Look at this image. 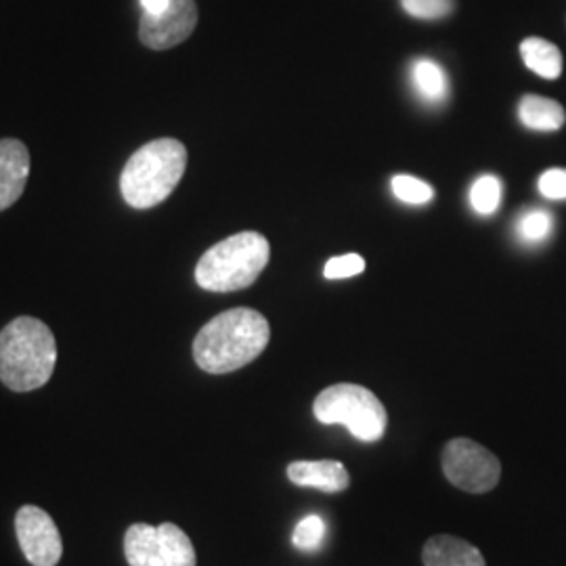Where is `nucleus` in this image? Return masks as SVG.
<instances>
[{
    "label": "nucleus",
    "instance_id": "23",
    "mask_svg": "<svg viewBox=\"0 0 566 566\" xmlns=\"http://www.w3.org/2000/svg\"><path fill=\"white\" fill-rule=\"evenodd\" d=\"M170 0H142L143 13H149V15H160L164 9L168 7Z\"/></svg>",
    "mask_w": 566,
    "mask_h": 566
},
{
    "label": "nucleus",
    "instance_id": "15",
    "mask_svg": "<svg viewBox=\"0 0 566 566\" xmlns=\"http://www.w3.org/2000/svg\"><path fill=\"white\" fill-rule=\"evenodd\" d=\"M411 82L416 93L428 103L446 102L449 93L446 70L432 60H416L411 63Z\"/></svg>",
    "mask_w": 566,
    "mask_h": 566
},
{
    "label": "nucleus",
    "instance_id": "19",
    "mask_svg": "<svg viewBox=\"0 0 566 566\" xmlns=\"http://www.w3.org/2000/svg\"><path fill=\"white\" fill-rule=\"evenodd\" d=\"M325 537V523L322 516L317 514H311L303 518L296 528H294V535H292V544L298 547V549H315V547L322 546Z\"/></svg>",
    "mask_w": 566,
    "mask_h": 566
},
{
    "label": "nucleus",
    "instance_id": "14",
    "mask_svg": "<svg viewBox=\"0 0 566 566\" xmlns=\"http://www.w3.org/2000/svg\"><path fill=\"white\" fill-rule=\"evenodd\" d=\"M521 55L525 61L526 67L546 78V81H556L563 74V53L554 42L531 36L521 42Z\"/></svg>",
    "mask_w": 566,
    "mask_h": 566
},
{
    "label": "nucleus",
    "instance_id": "17",
    "mask_svg": "<svg viewBox=\"0 0 566 566\" xmlns=\"http://www.w3.org/2000/svg\"><path fill=\"white\" fill-rule=\"evenodd\" d=\"M554 229V217L547 210H528L526 214L521 217V221L516 224L518 238L525 243L546 242Z\"/></svg>",
    "mask_w": 566,
    "mask_h": 566
},
{
    "label": "nucleus",
    "instance_id": "9",
    "mask_svg": "<svg viewBox=\"0 0 566 566\" xmlns=\"http://www.w3.org/2000/svg\"><path fill=\"white\" fill-rule=\"evenodd\" d=\"M198 25L196 0H170L160 15L143 13L139 41L151 51H168L187 41Z\"/></svg>",
    "mask_w": 566,
    "mask_h": 566
},
{
    "label": "nucleus",
    "instance_id": "1",
    "mask_svg": "<svg viewBox=\"0 0 566 566\" xmlns=\"http://www.w3.org/2000/svg\"><path fill=\"white\" fill-rule=\"evenodd\" d=\"M271 340V325L254 308H231L210 319L193 340V359L208 374H231L252 364Z\"/></svg>",
    "mask_w": 566,
    "mask_h": 566
},
{
    "label": "nucleus",
    "instance_id": "21",
    "mask_svg": "<svg viewBox=\"0 0 566 566\" xmlns=\"http://www.w3.org/2000/svg\"><path fill=\"white\" fill-rule=\"evenodd\" d=\"M364 271V256H359V254H344V256L329 259L325 263L324 275L325 280H348V277H355V275H359Z\"/></svg>",
    "mask_w": 566,
    "mask_h": 566
},
{
    "label": "nucleus",
    "instance_id": "3",
    "mask_svg": "<svg viewBox=\"0 0 566 566\" xmlns=\"http://www.w3.org/2000/svg\"><path fill=\"white\" fill-rule=\"evenodd\" d=\"M187 168V149L177 139L145 143L124 166L120 191L124 202L137 210L154 208L170 198Z\"/></svg>",
    "mask_w": 566,
    "mask_h": 566
},
{
    "label": "nucleus",
    "instance_id": "2",
    "mask_svg": "<svg viewBox=\"0 0 566 566\" xmlns=\"http://www.w3.org/2000/svg\"><path fill=\"white\" fill-rule=\"evenodd\" d=\"M57 343L36 317H18L0 332V382L13 392H30L51 380Z\"/></svg>",
    "mask_w": 566,
    "mask_h": 566
},
{
    "label": "nucleus",
    "instance_id": "7",
    "mask_svg": "<svg viewBox=\"0 0 566 566\" xmlns=\"http://www.w3.org/2000/svg\"><path fill=\"white\" fill-rule=\"evenodd\" d=\"M441 464L447 481L468 493H489L502 476L500 460L472 439L449 441L441 453Z\"/></svg>",
    "mask_w": 566,
    "mask_h": 566
},
{
    "label": "nucleus",
    "instance_id": "10",
    "mask_svg": "<svg viewBox=\"0 0 566 566\" xmlns=\"http://www.w3.org/2000/svg\"><path fill=\"white\" fill-rule=\"evenodd\" d=\"M30 177V151L18 139H0V212L18 202Z\"/></svg>",
    "mask_w": 566,
    "mask_h": 566
},
{
    "label": "nucleus",
    "instance_id": "12",
    "mask_svg": "<svg viewBox=\"0 0 566 566\" xmlns=\"http://www.w3.org/2000/svg\"><path fill=\"white\" fill-rule=\"evenodd\" d=\"M424 566H486L479 547L453 535H434L422 549Z\"/></svg>",
    "mask_w": 566,
    "mask_h": 566
},
{
    "label": "nucleus",
    "instance_id": "8",
    "mask_svg": "<svg viewBox=\"0 0 566 566\" xmlns=\"http://www.w3.org/2000/svg\"><path fill=\"white\" fill-rule=\"evenodd\" d=\"M15 533L25 560L32 566H57L63 556L61 533L53 516L25 504L15 514Z\"/></svg>",
    "mask_w": 566,
    "mask_h": 566
},
{
    "label": "nucleus",
    "instance_id": "20",
    "mask_svg": "<svg viewBox=\"0 0 566 566\" xmlns=\"http://www.w3.org/2000/svg\"><path fill=\"white\" fill-rule=\"evenodd\" d=\"M405 11L418 20H443L455 2L453 0H401Z\"/></svg>",
    "mask_w": 566,
    "mask_h": 566
},
{
    "label": "nucleus",
    "instance_id": "13",
    "mask_svg": "<svg viewBox=\"0 0 566 566\" xmlns=\"http://www.w3.org/2000/svg\"><path fill=\"white\" fill-rule=\"evenodd\" d=\"M518 120L523 122V126L528 130L554 133L565 126V107L547 97L525 95L518 105Z\"/></svg>",
    "mask_w": 566,
    "mask_h": 566
},
{
    "label": "nucleus",
    "instance_id": "5",
    "mask_svg": "<svg viewBox=\"0 0 566 566\" xmlns=\"http://www.w3.org/2000/svg\"><path fill=\"white\" fill-rule=\"evenodd\" d=\"M313 413L322 424H343L364 441L376 443L385 437L388 413L382 401L359 385H334L322 390L313 403Z\"/></svg>",
    "mask_w": 566,
    "mask_h": 566
},
{
    "label": "nucleus",
    "instance_id": "4",
    "mask_svg": "<svg viewBox=\"0 0 566 566\" xmlns=\"http://www.w3.org/2000/svg\"><path fill=\"white\" fill-rule=\"evenodd\" d=\"M271 259V245L256 231H243L214 243L196 266V282L208 292L245 290L259 280Z\"/></svg>",
    "mask_w": 566,
    "mask_h": 566
},
{
    "label": "nucleus",
    "instance_id": "16",
    "mask_svg": "<svg viewBox=\"0 0 566 566\" xmlns=\"http://www.w3.org/2000/svg\"><path fill=\"white\" fill-rule=\"evenodd\" d=\"M504 196V185L493 177V175H483L470 187V206L474 208L476 214L481 217H491L497 212L500 203Z\"/></svg>",
    "mask_w": 566,
    "mask_h": 566
},
{
    "label": "nucleus",
    "instance_id": "18",
    "mask_svg": "<svg viewBox=\"0 0 566 566\" xmlns=\"http://www.w3.org/2000/svg\"><path fill=\"white\" fill-rule=\"evenodd\" d=\"M390 189L397 200L411 206H424L434 198V189L428 182L420 181L411 175H397L390 181Z\"/></svg>",
    "mask_w": 566,
    "mask_h": 566
},
{
    "label": "nucleus",
    "instance_id": "22",
    "mask_svg": "<svg viewBox=\"0 0 566 566\" xmlns=\"http://www.w3.org/2000/svg\"><path fill=\"white\" fill-rule=\"evenodd\" d=\"M537 189L546 200L554 202H565L566 200V168H549L546 170L539 181Z\"/></svg>",
    "mask_w": 566,
    "mask_h": 566
},
{
    "label": "nucleus",
    "instance_id": "6",
    "mask_svg": "<svg viewBox=\"0 0 566 566\" xmlns=\"http://www.w3.org/2000/svg\"><path fill=\"white\" fill-rule=\"evenodd\" d=\"M124 556L128 566H196V549L181 526H128L124 535Z\"/></svg>",
    "mask_w": 566,
    "mask_h": 566
},
{
    "label": "nucleus",
    "instance_id": "11",
    "mask_svg": "<svg viewBox=\"0 0 566 566\" xmlns=\"http://www.w3.org/2000/svg\"><path fill=\"white\" fill-rule=\"evenodd\" d=\"M287 479L294 485L313 486L324 493H340L350 485L348 470L336 460L292 462L287 465Z\"/></svg>",
    "mask_w": 566,
    "mask_h": 566
}]
</instances>
